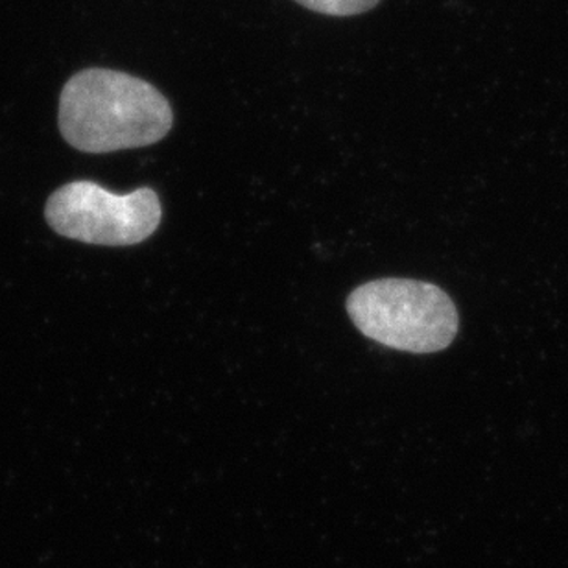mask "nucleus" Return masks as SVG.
Wrapping results in <instances>:
<instances>
[{
  "instance_id": "nucleus-2",
  "label": "nucleus",
  "mask_w": 568,
  "mask_h": 568,
  "mask_svg": "<svg viewBox=\"0 0 568 568\" xmlns=\"http://www.w3.org/2000/svg\"><path fill=\"white\" fill-rule=\"evenodd\" d=\"M347 312L367 338L389 349L430 355L447 349L459 328L458 308L439 286L378 280L349 295Z\"/></svg>"
},
{
  "instance_id": "nucleus-1",
  "label": "nucleus",
  "mask_w": 568,
  "mask_h": 568,
  "mask_svg": "<svg viewBox=\"0 0 568 568\" xmlns=\"http://www.w3.org/2000/svg\"><path fill=\"white\" fill-rule=\"evenodd\" d=\"M172 122L174 113L163 93L126 72L88 69L61 91L60 132L80 152L152 146L166 138Z\"/></svg>"
},
{
  "instance_id": "nucleus-3",
  "label": "nucleus",
  "mask_w": 568,
  "mask_h": 568,
  "mask_svg": "<svg viewBox=\"0 0 568 568\" xmlns=\"http://www.w3.org/2000/svg\"><path fill=\"white\" fill-rule=\"evenodd\" d=\"M44 216L58 235L72 241L135 246L158 231L163 207L150 186L113 194L93 181H72L49 197Z\"/></svg>"
},
{
  "instance_id": "nucleus-4",
  "label": "nucleus",
  "mask_w": 568,
  "mask_h": 568,
  "mask_svg": "<svg viewBox=\"0 0 568 568\" xmlns=\"http://www.w3.org/2000/svg\"><path fill=\"white\" fill-rule=\"evenodd\" d=\"M295 2L323 16L349 17L372 10L381 0H295Z\"/></svg>"
}]
</instances>
